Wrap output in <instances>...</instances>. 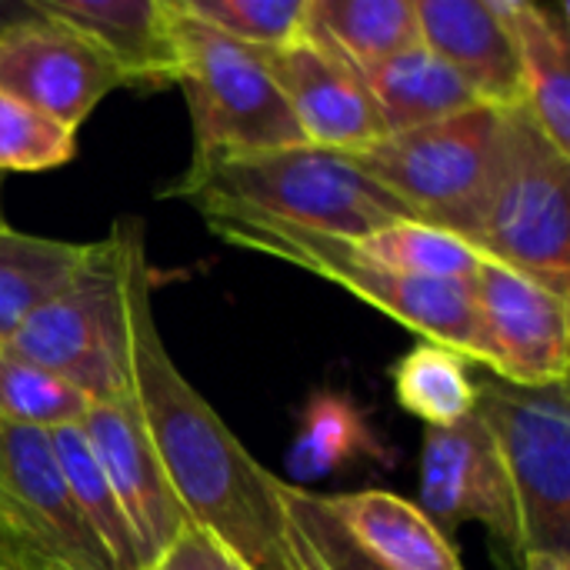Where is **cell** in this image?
Returning <instances> with one entry per match:
<instances>
[{
  "mask_svg": "<svg viewBox=\"0 0 570 570\" xmlns=\"http://www.w3.org/2000/svg\"><path fill=\"white\" fill-rule=\"evenodd\" d=\"M327 514L381 570H464L451 538L407 498L391 491L321 494Z\"/></svg>",
  "mask_w": 570,
  "mask_h": 570,
  "instance_id": "ac0fdd59",
  "label": "cell"
},
{
  "mask_svg": "<svg viewBox=\"0 0 570 570\" xmlns=\"http://www.w3.org/2000/svg\"><path fill=\"white\" fill-rule=\"evenodd\" d=\"M281 504H284L291 528L297 531V538L304 541L311 558L324 570H381L354 548V541L327 514L321 494L281 481Z\"/></svg>",
  "mask_w": 570,
  "mask_h": 570,
  "instance_id": "83f0119b",
  "label": "cell"
},
{
  "mask_svg": "<svg viewBox=\"0 0 570 570\" xmlns=\"http://www.w3.org/2000/svg\"><path fill=\"white\" fill-rule=\"evenodd\" d=\"M354 247L377 267L421 281H474L484 264L474 244L421 220L387 224L367 237H357Z\"/></svg>",
  "mask_w": 570,
  "mask_h": 570,
  "instance_id": "cb8c5ba5",
  "label": "cell"
},
{
  "mask_svg": "<svg viewBox=\"0 0 570 570\" xmlns=\"http://www.w3.org/2000/svg\"><path fill=\"white\" fill-rule=\"evenodd\" d=\"M521 570H570V558H558V554H524L521 558Z\"/></svg>",
  "mask_w": 570,
  "mask_h": 570,
  "instance_id": "f546056e",
  "label": "cell"
},
{
  "mask_svg": "<svg viewBox=\"0 0 570 570\" xmlns=\"http://www.w3.org/2000/svg\"><path fill=\"white\" fill-rule=\"evenodd\" d=\"M471 291L478 314V364H484L488 374L521 387L568 381V297H558L544 284L494 261L478 267Z\"/></svg>",
  "mask_w": 570,
  "mask_h": 570,
  "instance_id": "30bf717a",
  "label": "cell"
},
{
  "mask_svg": "<svg viewBox=\"0 0 570 570\" xmlns=\"http://www.w3.org/2000/svg\"><path fill=\"white\" fill-rule=\"evenodd\" d=\"M264 53L304 144L337 154H361L387 137L364 73L327 40L304 27L294 43Z\"/></svg>",
  "mask_w": 570,
  "mask_h": 570,
  "instance_id": "4fadbf2b",
  "label": "cell"
},
{
  "mask_svg": "<svg viewBox=\"0 0 570 570\" xmlns=\"http://www.w3.org/2000/svg\"><path fill=\"white\" fill-rule=\"evenodd\" d=\"M311 0H180V7L254 50H281L307 27Z\"/></svg>",
  "mask_w": 570,
  "mask_h": 570,
  "instance_id": "484cf974",
  "label": "cell"
},
{
  "mask_svg": "<svg viewBox=\"0 0 570 570\" xmlns=\"http://www.w3.org/2000/svg\"><path fill=\"white\" fill-rule=\"evenodd\" d=\"M147 570H247L234 554H227L210 534L197 531L194 524L160 554Z\"/></svg>",
  "mask_w": 570,
  "mask_h": 570,
  "instance_id": "f1b7e54d",
  "label": "cell"
},
{
  "mask_svg": "<svg viewBox=\"0 0 570 570\" xmlns=\"http://www.w3.org/2000/svg\"><path fill=\"white\" fill-rule=\"evenodd\" d=\"M164 3L177 83L187 94L194 120L190 164L304 144L291 107L271 77L267 53L190 17L180 0Z\"/></svg>",
  "mask_w": 570,
  "mask_h": 570,
  "instance_id": "8992f818",
  "label": "cell"
},
{
  "mask_svg": "<svg viewBox=\"0 0 570 570\" xmlns=\"http://www.w3.org/2000/svg\"><path fill=\"white\" fill-rule=\"evenodd\" d=\"M40 17L83 33L124 83H177V60L164 0H30Z\"/></svg>",
  "mask_w": 570,
  "mask_h": 570,
  "instance_id": "2e32d148",
  "label": "cell"
},
{
  "mask_svg": "<svg viewBox=\"0 0 570 570\" xmlns=\"http://www.w3.org/2000/svg\"><path fill=\"white\" fill-rule=\"evenodd\" d=\"M50 448L57 454L60 474L70 488V498L80 511V518L87 521L90 534L97 538V544L104 548L107 561L114 570H147V554L140 548V538L127 518V511L120 508L110 481L104 478L80 424H63L47 431Z\"/></svg>",
  "mask_w": 570,
  "mask_h": 570,
  "instance_id": "ffe728a7",
  "label": "cell"
},
{
  "mask_svg": "<svg viewBox=\"0 0 570 570\" xmlns=\"http://www.w3.org/2000/svg\"><path fill=\"white\" fill-rule=\"evenodd\" d=\"M307 30L344 53L361 73L421 43L414 0H311Z\"/></svg>",
  "mask_w": 570,
  "mask_h": 570,
  "instance_id": "44dd1931",
  "label": "cell"
},
{
  "mask_svg": "<svg viewBox=\"0 0 570 570\" xmlns=\"http://www.w3.org/2000/svg\"><path fill=\"white\" fill-rule=\"evenodd\" d=\"M210 234L224 244L277 257L307 274H317L364 304L377 307L384 317L421 334L431 344L458 351L464 361L481 357L478 351V314L471 281H421L377 267L357 254L354 240L337 234H317L294 224L257 220V217H210L204 220Z\"/></svg>",
  "mask_w": 570,
  "mask_h": 570,
  "instance_id": "277c9868",
  "label": "cell"
},
{
  "mask_svg": "<svg viewBox=\"0 0 570 570\" xmlns=\"http://www.w3.org/2000/svg\"><path fill=\"white\" fill-rule=\"evenodd\" d=\"M421 43L491 107H521V70L491 0H414Z\"/></svg>",
  "mask_w": 570,
  "mask_h": 570,
  "instance_id": "9a60e30c",
  "label": "cell"
},
{
  "mask_svg": "<svg viewBox=\"0 0 570 570\" xmlns=\"http://www.w3.org/2000/svg\"><path fill=\"white\" fill-rule=\"evenodd\" d=\"M397 404L424 421L428 428H448L474 414L478 381L468 371V361L444 347L421 341L411 347L391 371Z\"/></svg>",
  "mask_w": 570,
  "mask_h": 570,
  "instance_id": "603a6c76",
  "label": "cell"
},
{
  "mask_svg": "<svg viewBox=\"0 0 570 570\" xmlns=\"http://www.w3.org/2000/svg\"><path fill=\"white\" fill-rule=\"evenodd\" d=\"M83 250L87 244L33 237L0 224V347L73 277Z\"/></svg>",
  "mask_w": 570,
  "mask_h": 570,
  "instance_id": "7402d4cb",
  "label": "cell"
},
{
  "mask_svg": "<svg viewBox=\"0 0 570 570\" xmlns=\"http://www.w3.org/2000/svg\"><path fill=\"white\" fill-rule=\"evenodd\" d=\"M491 7L518 57L521 107L541 134L570 157V37L564 7L551 10L531 0H491Z\"/></svg>",
  "mask_w": 570,
  "mask_h": 570,
  "instance_id": "e0dca14e",
  "label": "cell"
},
{
  "mask_svg": "<svg viewBox=\"0 0 570 570\" xmlns=\"http://www.w3.org/2000/svg\"><path fill=\"white\" fill-rule=\"evenodd\" d=\"M114 87H124L120 70L73 27L33 10L0 30V90L33 110L80 130Z\"/></svg>",
  "mask_w": 570,
  "mask_h": 570,
  "instance_id": "8fae6325",
  "label": "cell"
},
{
  "mask_svg": "<svg viewBox=\"0 0 570 570\" xmlns=\"http://www.w3.org/2000/svg\"><path fill=\"white\" fill-rule=\"evenodd\" d=\"M494 438L518 514L521 558H570V397L568 381L544 387L478 381V407Z\"/></svg>",
  "mask_w": 570,
  "mask_h": 570,
  "instance_id": "ba28073f",
  "label": "cell"
},
{
  "mask_svg": "<svg viewBox=\"0 0 570 570\" xmlns=\"http://www.w3.org/2000/svg\"><path fill=\"white\" fill-rule=\"evenodd\" d=\"M90 401L63 377L0 347V421L17 428L53 431L80 424Z\"/></svg>",
  "mask_w": 570,
  "mask_h": 570,
  "instance_id": "d4e9b609",
  "label": "cell"
},
{
  "mask_svg": "<svg viewBox=\"0 0 570 570\" xmlns=\"http://www.w3.org/2000/svg\"><path fill=\"white\" fill-rule=\"evenodd\" d=\"M167 197L187 200L204 220L257 217L347 240L397 220H414L411 210L371 180L351 154L311 144L187 164L167 187Z\"/></svg>",
  "mask_w": 570,
  "mask_h": 570,
  "instance_id": "7a4b0ae2",
  "label": "cell"
},
{
  "mask_svg": "<svg viewBox=\"0 0 570 570\" xmlns=\"http://www.w3.org/2000/svg\"><path fill=\"white\" fill-rule=\"evenodd\" d=\"M80 431L120 508L127 511L150 564L190 528V521L154 451L134 384L124 394L94 401L80 421Z\"/></svg>",
  "mask_w": 570,
  "mask_h": 570,
  "instance_id": "5bb4252c",
  "label": "cell"
},
{
  "mask_svg": "<svg viewBox=\"0 0 570 570\" xmlns=\"http://www.w3.org/2000/svg\"><path fill=\"white\" fill-rule=\"evenodd\" d=\"M127 331L130 384L187 521L247 570H304L281 504V481L250 458L224 417L180 374L160 337L137 220H127Z\"/></svg>",
  "mask_w": 570,
  "mask_h": 570,
  "instance_id": "6da1fadb",
  "label": "cell"
},
{
  "mask_svg": "<svg viewBox=\"0 0 570 570\" xmlns=\"http://www.w3.org/2000/svg\"><path fill=\"white\" fill-rule=\"evenodd\" d=\"M570 157L524 107H508L504 157L474 247L570 301Z\"/></svg>",
  "mask_w": 570,
  "mask_h": 570,
  "instance_id": "52a82bcc",
  "label": "cell"
},
{
  "mask_svg": "<svg viewBox=\"0 0 570 570\" xmlns=\"http://www.w3.org/2000/svg\"><path fill=\"white\" fill-rule=\"evenodd\" d=\"M364 83L384 117L387 134L417 130L481 104L458 70L424 43H414L364 70Z\"/></svg>",
  "mask_w": 570,
  "mask_h": 570,
  "instance_id": "d6986e66",
  "label": "cell"
},
{
  "mask_svg": "<svg viewBox=\"0 0 570 570\" xmlns=\"http://www.w3.org/2000/svg\"><path fill=\"white\" fill-rule=\"evenodd\" d=\"M504 124V107L478 104L438 124L387 134L351 157L371 180L397 197L414 220L451 230L471 244L501 170Z\"/></svg>",
  "mask_w": 570,
  "mask_h": 570,
  "instance_id": "5b68a950",
  "label": "cell"
},
{
  "mask_svg": "<svg viewBox=\"0 0 570 570\" xmlns=\"http://www.w3.org/2000/svg\"><path fill=\"white\" fill-rule=\"evenodd\" d=\"M0 570H114L70 498L47 431L3 421Z\"/></svg>",
  "mask_w": 570,
  "mask_h": 570,
  "instance_id": "9c48e42d",
  "label": "cell"
},
{
  "mask_svg": "<svg viewBox=\"0 0 570 570\" xmlns=\"http://www.w3.org/2000/svg\"><path fill=\"white\" fill-rule=\"evenodd\" d=\"M434 528L451 538L464 521H478L521 568L514 498L484 421L478 414L428 428L421 448V504Z\"/></svg>",
  "mask_w": 570,
  "mask_h": 570,
  "instance_id": "7c38bea8",
  "label": "cell"
},
{
  "mask_svg": "<svg viewBox=\"0 0 570 570\" xmlns=\"http://www.w3.org/2000/svg\"><path fill=\"white\" fill-rule=\"evenodd\" d=\"M0 187H3V177H0ZM0 224H7V217H3V200H0Z\"/></svg>",
  "mask_w": 570,
  "mask_h": 570,
  "instance_id": "4dcf8cb0",
  "label": "cell"
},
{
  "mask_svg": "<svg viewBox=\"0 0 570 570\" xmlns=\"http://www.w3.org/2000/svg\"><path fill=\"white\" fill-rule=\"evenodd\" d=\"M10 354L63 377L90 404L130 391L127 220L87 244L73 277L3 344Z\"/></svg>",
  "mask_w": 570,
  "mask_h": 570,
  "instance_id": "3957f363",
  "label": "cell"
},
{
  "mask_svg": "<svg viewBox=\"0 0 570 570\" xmlns=\"http://www.w3.org/2000/svg\"><path fill=\"white\" fill-rule=\"evenodd\" d=\"M77 154V130L33 110L30 104L0 90V177L37 174L70 164Z\"/></svg>",
  "mask_w": 570,
  "mask_h": 570,
  "instance_id": "4316f807",
  "label": "cell"
}]
</instances>
